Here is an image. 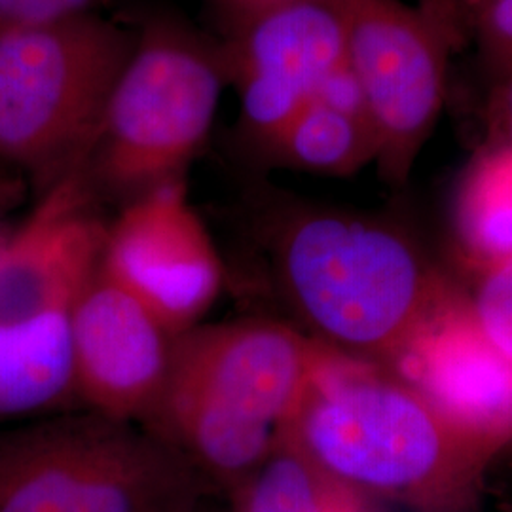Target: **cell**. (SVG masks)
<instances>
[{"label": "cell", "instance_id": "21", "mask_svg": "<svg viewBox=\"0 0 512 512\" xmlns=\"http://www.w3.org/2000/svg\"><path fill=\"white\" fill-rule=\"evenodd\" d=\"M486 126L488 141L512 148V76L490 86Z\"/></svg>", "mask_w": 512, "mask_h": 512}, {"label": "cell", "instance_id": "9", "mask_svg": "<svg viewBox=\"0 0 512 512\" xmlns=\"http://www.w3.org/2000/svg\"><path fill=\"white\" fill-rule=\"evenodd\" d=\"M99 268L175 336L202 323L226 277L184 179L124 203L109 224Z\"/></svg>", "mask_w": 512, "mask_h": 512}, {"label": "cell", "instance_id": "15", "mask_svg": "<svg viewBox=\"0 0 512 512\" xmlns=\"http://www.w3.org/2000/svg\"><path fill=\"white\" fill-rule=\"evenodd\" d=\"M452 222L478 272L512 260V148L486 141L459 179Z\"/></svg>", "mask_w": 512, "mask_h": 512}, {"label": "cell", "instance_id": "5", "mask_svg": "<svg viewBox=\"0 0 512 512\" xmlns=\"http://www.w3.org/2000/svg\"><path fill=\"white\" fill-rule=\"evenodd\" d=\"M228 84L220 48L173 21L135 35L82 164L101 200H129L184 179Z\"/></svg>", "mask_w": 512, "mask_h": 512}, {"label": "cell", "instance_id": "4", "mask_svg": "<svg viewBox=\"0 0 512 512\" xmlns=\"http://www.w3.org/2000/svg\"><path fill=\"white\" fill-rule=\"evenodd\" d=\"M215 495L139 423L80 408L0 427V512H186Z\"/></svg>", "mask_w": 512, "mask_h": 512}, {"label": "cell", "instance_id": "13", "mask_svg": "<svg viewBox=\"0 0 512 512\" xmlns=\"http://www.w3.org/2000/svg\"><path fill=\"white\" fill-rule=\"evenodd\" d=\"M80 410L69 311L0 323V427Z\"/></svg>", "mask_w": 512, "mask_h": 512}, {"label": "cell", "instance_id": "11", "mask_svg": "<svg viewBox=\"0 0 512 512\" xmlns=\"http://www.w3.org/2000/svg\"><path fill=\"white\" fill-rule=\"evenodd\" d=\"M495 458L512 444V361L456 289L384 366Z\"/></svg>", "mask_w": 512, "mask_h": 512}, {"label": "cell", "instance_id": "22", "mask_svg": "<svg viewBox=\"0 0 512 512\" xmlns=\"http://www.w3.org/2000/svg\"><path fill=\"white\" fill-rule=\"evenodd\" d=\"M16 194H14V186L10 183L0 181V211H4L10 203L14 202Z\"/></svg>", "mask_w": 512, "mask_h": 512}, {"label": "cell", "instance_id": "16", "mask_svg": "<svg viewBox=\"0 0 512 512\" xmlns=\"http://www.w3.org/2000/svg\"><path fill=\"white\" fill-rule=\"evenodd\" d=\"M228 507L232 512H370L365 497L325 473L285 433Z\"/></svg>", "mask_w": 512, "mask_h": 512}, {"label": "cell", "instance_id": "7", "mask_svg": "<svg viewBox=\"0 0 512 512\" xmlns=\"http://www.w3.org/2000/svg\"><path fill=\"white\" fill-rule=\"evenodd\" d=\"M346 27V61L378 141L376 167L403 186L446 107L454 42L416 4L336 0Z\"/></svg>", "mask_w": 512, "mask_h": 512}, {"label": "cell", "instance_id": "18", "mask_svg": "<svg viewBox=\"0 0 512 512\" xmlns=\"http://www.w3.org/2000/svg\"><path fill=\"white\" fill-rule=\"evenodd\" d=\"M471 298L476 323L490 342L512 361V260L480 272Z\"/></svg>", "mask_w": 512, "mask_h": 512}, {"label": "cell", "instance_id": "3", "mask_svg": "<svg viewBox=\"0 0 512 512\" xmlns=\"http://www.w3.org/2000/svg\"><path fill=\"white\" fill-rule=\"evenodd\" d=\"M285 435L361 497L412 512H475L495 456L387 368L346 355Z\"/></svg>", "mask_w": 512, "mask_h": 512}, {"label": "cell", "instance_id": "14", "mask_svg": "<svg viewBox=\"0 0 512 512\" xmlns=\"http://www.w3.org/2000/svg\"><path fill=\"white\" fill-rule=\"evenodd\" d=\"M348 73L298 110L262 148L275 164L325 177H349L376 164L378 141Z\"/></svg>", "mask_w": 512, "mask_h": 512}, {"label": "cell", "instance_id": "23", "mask_svg": "<svg viewBox=\"0 0 512 512\" xmlns=\"http://www.w3.org/2000/svg\"><path fill=\"white\" fill-rule=\"evenodd\" d=\"M211 499H213V497L205 499L202 503H198L194 509H190V511L186 512H232L230 507H220V505H215Z\"/></svg>", "mask_w": 512, "mask_h": 512}, {"label": "cell", "instance_id": "25", "mask_svg": "<svg viewBox=\"0 0 512 512\" xmlns=\"http://www.w3.org/2000/svg\"><path fill=\"white\" fill-rule=\"evenodd\" d=\"M241 8H251V6H258V4H264V2H272V0H238Z\"/></svg>", "mask_w": 512, "mask_h": 512}, {"label": "cell", "instance_id": "6", "mask_svg": "<svg viewBox=\"0 0 512 512\" xmlns=\"http://www.w3.org/2000/svg\"><path fill=\"white\" fill-rule=\"evenodd\" d=\"M133 40L95 12L0 29V160L38 194L86 162Z\"/></svg>", "mask_w": 512, "mask_h": 512}, {"label": "cell", "instance_id": "12", "mask_svg": "<svg viewBox=\"0 0 512 512\" xmlns=\"http://www.w3.org/2000/svg\"><path fill=\"white\" fill-rule=\"evenodd\" d=\"M82 165L40 194L33 215L0 243V323L69 311L101 266L109 224Z\"/></svg>", "mask_w": 512, "mask_h": 512}, {"label": "cell", "instance_id": "8", "mask_svg": "<svg viewBox=\"0 0 512 512\" xmlns=\"http://www.w3.org/2000/svg\"><path fill=\"white\" fill-rule=\"evenodd\" d=\"M220 54L228 82L238 88L241 129L260 148L348 73L346 27L336 0H272L243 8Z\"/></svg>", "mask_w": 512, "mask_h": 512}, {"label": "cell", "instance_id": "24", "mask_svg": "<svg viewBox=\"0 0 512 512\" xmlns=\"http://www.w3.org/2000/svg\"><path fill=\"white\" fill-rule=\"evenodd\" d=\"M463 2V8H465V12H467V19L471 18V14L478 10L482 4H486L488 0H461Z\"/></svg>", "mask_w": 512, "mask_h": 512}, {"label": "cell", "instance_id": "19", "mask_svg": "<svg viewBox=\"0 0 512 512\" xmlns=\"http://www.w3.org/2000/svg\"><path fill=\"white\" fill-rule=\"evenodd\" d=\"M101 0H0V29L92 14Z\"/></svg>", "mask_w": 512, "mask_h": 512}, {"label": "cell", "instance_id": "2", "mask_svg": "<svg viewBox=\"0 0 512 512\" xmlns=\"http://www.w3.org/2000/svg\"><path fill=\"white\" fill-rule=\"evenodd\" d=\"M344 357L281 321L200 323L177 336L162 397L143 427L230 501Z\"/></svg>", "mask_w": 512, "mask_h": 512}, {"label": "cell", "instance_id": "26", "mask_svg": "<svg viewBox=\"0 0 512 512\" xmlns=\"http://www.w3.org/2000/svg\"><path fill=\"white\" fill-rule=\"evenodd\" d=\"M507 512H512V509H509V511H507Z\"/></svg>", "mask_w": 512, "mask_h": 512}, {"label": "cell", "instance_id": "1", "mask_svg": "<svg viewBox=\"0 0 512 512\" xmlns=\"http://www.w3.org/2000/svg\"><path fill=\"white\" fill-rule=\"evenodd\" d=\"M249 226L277 293L308 334L387 366L456 291L403 226L382 215L260 190Z\"/></svg>", "mask_w": 512, "mask_h": 512}, {"label": "cell", "instance_id": "10", "mask_svg": "<svg viewBox=\"0 0 512 512\" xmlns=\"http://www.w3.org/2000/svg\"><path fill=\"white\" fill-rule=\"evenodd\" d=\"M80 408L143 425L164 391L177 336L97 270L69 310Z\"/></svg>", "mask_w": 512, "mask_h": 512}, {"label": "cell", "instance_id": "17", "mask_svg": "<svg viewBox=\"0 0 512 512\" xmlns=\"http://www.w3.org/2000/svg\"><path fill=\"white\" fill-rule=\"evenodd\" d=\"M469 44L490 86L512 76V0H488L471 14Z\"/></svg>", "mask_w": 512, "mask_h": 512}, {"label": "cell", "instance_id": "20", "mask_svg": "<svg viewBox=\"0 0 512 512\" xmlns=\"http://www.w3.org/2000/svg\"><path fill=\"white\" fill-rule=\"evenodd\" d=\"M414 4L446 33L458 52L469 46V19L461 0H416Z\"/></svg>", "mask_w": 512, "mask_h": 512}]
</instances>
